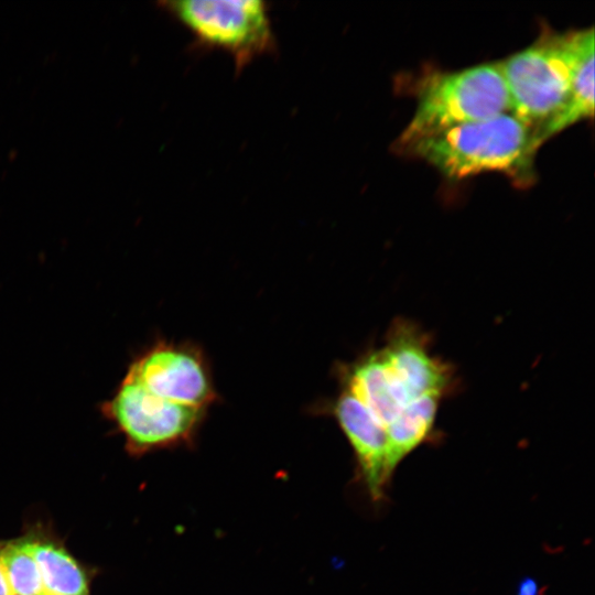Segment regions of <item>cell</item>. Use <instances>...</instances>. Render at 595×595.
<instances>
[{"label": "cell", "instance_id": "8992f818", "mask_svg": "<svg viewBox=\"0 0 595 595\" xmlns=\"http://www.w3.org/2000/svg\"><path fill=\"white\" fill-rule=\"evenodd\" d=\"M127 375L153 394L177 404L202 410L214 398L204 361L185 347L159 344L139 356Z\"/></svg>", "mask_w": 595, "mask_h": 595}, {"label": "cell", "instance_id": "4fadbf2b", "mask_svg": "<svg viewBox=\"0 0 595 595\" xmlns=\"http://www.w3.org/2000/svg\"><path fill=\"white\" fill-rule=\"evenodd\" d=\"M0 595H12L0 561Z\"/></svg>", "mask_w": 595, "mask_h": 595}, {"label": "cell", "instance_id": "ba28073f", "mask_svg": "<svg viewBox=\"0 0 595 595\" xmlns=\"http://www.w3.org/2000/svg\"><path fill=\"white\" fill-rule=\"evenodd\" d=\"M334 412L355 453L369 496L374 501H380L393 473L386 429L346 388L338 397Z\"/></svg>", "mask_w": 595, "mask_h": 595}, {"label": "cell", "instance_id": "7a4b0ae2", "mask_svg": "<svg viewBox=\"0 0 595 595\" xmlns=\"http://www.w3.org/2000/svg\"><path fill=\"white\" fill-rule=\"evenodd\" d=\"M573 32L542 34L534 43L498 62L511 113L545 141L562 131L572 98Z\"/></svg>", "mask_w": 595, "mask_h": 595}, {"label": "cell", "instance_id": "3957f363", "mask_svg": "<svg viewBox=\"0 0 595 595\" xmlns=\"http://www.w3.org/2000/svg\"><path fill=\"white\" fill-rule=\"evenodd\" d=\"M416 109L397 145L511 112L508 88L498 62L453 72L426 73L416 86Z\"/></svg>", "mask_w": 595, "mask_h": 595}, {"label": "cell", "instance_id": "52a82bcc", "mask_svg": "<svg viewBox=\"0 0 595 595\" xmlns=\"http://www.w3.org/2000/svg\"><path fill=\"white\" fill-rule=\"evenodd\" d=\"M379 350L388 369L414 399L425 394L445 398L455 388L452 366L431 354L426 334L410 321H396Z\"/></svg>", "mask_w": 595, "mask_h": 595}, {"label": "cell", "instance_id": "6da1fadb", "mask_svg": "<svg viewBox=\"0 0 595 595\" xmlns=\"http://www.w3.org/2000/svg\"><path fill=\"white\" fill-rule=\"evenodd\" d=\"M543 140L511 112L469 122L398 145L444 176L461 180L484 172L506 174L519 185L532 183L534 155Z\"/></svg>", "mask_w": 595, "mask_h": 595}, {"label": "cell", "instance_id": "5bb4252c", "mask_svg": "<svg viewBox=\"0 0 595 595\" xmlns=\"http://www.w3.org/2000/svg\"><path fill=\"white\" fill-rule=\"evenodd\" d=\"M13 595V594H12Z\"/></svg>", "mask_w": 595, "mask_h": 595}, {"label": "cell", "instance_id": "5b68a950", "mask_svg": "<svg viewBox=\"0 0 595 595\" xmlns=\"http://www.w3.org/2000/svg\"><path fill=\"white\" fill-rule=\"evenodd\" d=\"M101 411L122 433L128 448L134 453L187 441L202 415L201 409L177 404L153 394L129 375L101 405Z\"/></svg>", "mask_w": 595, "mask_h": 595}, {"label": "cell", "instance_id": "7c38bea8", "mask_svg": "<svg viewBox=\"0 0 595 595\" xmlns=\"http://www.w3.org/2000/svg\"><path fill=\"white\" fill-rule=\"evenodd\" d=\"M0 561L11 594L46 595L30 540H20L1 547Z\"/></svg>", "mask_w": 595, "mask_h": 595}, {"label": "cell", "instance_id": "277c9868", "mask_svg": "<svg viewBox=\"0 0 595 595\" xmlns=\"http://www.w3.org/2000/svg\"><path fill=\"white\" fill-rule=\"evenodd\" d=\"M161 6L199 43L229 53L237 71L275 50L268 7L261 0H184Z\"/></svg>", "mask_w": 595, "mask_h": 595}, {"label": "cell", "instance_id": "9c48e42d", "mask_svg": "<svg viewBox=\"0 0 595 595\" xmlns=\"http://www.w3.org/2000/svg\"><path fill=\"white\" fill-rule=\"evenodd\" d=\"M345 388L385 429L415 400L390 372L379 349L367 354L350 368Z\"/></svg>", "mask_w": 595, "mask_h": 595}, {"label": "cell", "instance_id": "30bf717a", "mask_svg": "<svg viewBox=\"0 0 595 595\" xmlns=\"http://www.w3.org/2000/svg\"><path fill=\"white\" fill-rule=\"evenodd\" d=\"M444 399L425 394L410 402L387 426L389 464L393 472L398 464L434 433L436 414Z\"/></svg>", "mask_w": 595, "mask_h": 595}, {"label": "cell", "instance_id": "8fae6325", "mask_svg": "<svg viewBox=\"0 0 595 595\" xmlns=\"http://www.w3.org/2000/svg\"><path fill=\"white\" fill-rule=\"evenodd\" d=\"M46 595H87L86 574L76 560L62 547L46 541L30 540Z\"/></svg>", "mask_w": 595, "mask_h": 595}]
</instances>
